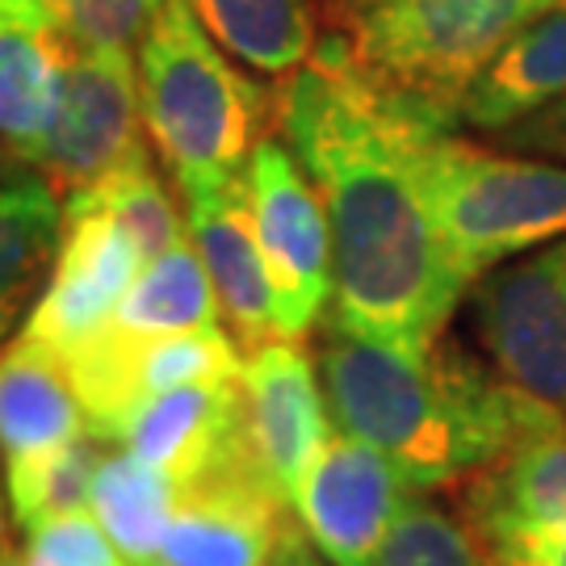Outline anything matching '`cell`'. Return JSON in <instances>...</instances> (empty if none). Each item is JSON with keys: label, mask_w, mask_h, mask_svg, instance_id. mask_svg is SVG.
I'll return each mask as SVG.
<instances>
[{"label": "cell", "mask_w": 566, "mask_h": 566, "mask_svg": "<svg viewBox=\"0 0 566 566\" xmlns=\"http://www.w3.org/2000/svg\"><path fill=\"white\" fill-rule=\"evenodd\" d=\"M273 126L303 160L332 223L327 319L382 340H441L470 285L449 261L428 202L420 118L315 55L277 84Z\"/></svg>", "instance_id": "obj_1"}, {"label": "cell", "mask_w": 566, "mask_h": 566, "mask_svg": "<svg viewBox=\"0 0 566 566\" xmlns=\"http://www.w3.org/2000/svg\"><path fill=\"white\" fill-rule=\"evenodd\" d=\"M315 365L332 424L382 449L411 491L474 479L566 420L449 336L407 344L324 319Z\"/></svg>", "instance_id": "obj_2"}, {"label": "cell", "mask_w": 566, "mask_h": 566, "mask_svg": "<svg viewBox=\"0 0 566 566\" xmlns=\"http://www.w3.org/2000/svg\"><path fill=\"white\" fill-rule=\"evenodd\" d=\"M558 0H319L315 55L411 118L458 130V105L486 63Z\"/></svg>", "instance_id": "obj_3"}, {"label": "cell", "mask_w": 566, "mask_h": 566, "mask_svg": "<svg viewBox=\"0 0 566 566\" xmlns=\"http://www.w3.org/2000/svg\"><path fill=\"white\" fill-rule=\"evenodd\" d=\"M135 67L143 130L177 189L243 172L269 135L264 126L277 122V93L269 97L235 67L193 0H164L135 51Z\"/></svg>", "instance_id": "obj_4"}, {"label": "cell", "mask_w": 566, "mask_h": 566, "mask_svg": "<svg viewBox=\"0 0 566 566\" xmlns=\"http://www.w3.org/2000/svg\"><path fill=\"white\" fill-rule=\"evenodd\" d=\"M420 172L437 231L465 285L566 235V164L420 122Z\"/></svg>", "instance_id": "obj_5"}, {"label": "cell", "mask_w": 566, "mask_h": 566, "mask_svg": "<svg viewBox=\"0 0 566 566\" xmlns=\"http://www.w3.org/2000/svg\"><path fill=\"white\" fill-rule=\"evenodd\" d=\"M248 202L273 282L277 340H306L332 311V223L303 160L282 135H264L243 168Z\"/></svg>", "instance_id": "obj_6"}, {"label": "cell", "mask_w": 566, "mask_h": 566, "mask_svg": "<svg viewBox=\"0 0 566 566\" xmlns=\"http://www.w3.org/2000/svg\"><path fill=\"white\" fill-rule=\"evenodd\" d=\"M465 315L474 348L507 382L566 411V235L479 277Z\"/></svg>", "instance_id": "obj_7"}, {"label": "cell", "mask_w": 566, "mask_h": 566, "mask_svg": "<svg viewBox=\"0 0 566 566\" xmlns=\"http://www.w3.org/2000/svg\"><path fill=\"white\" fill-rule=\"evenodd\" d=\"M143 147L151 143L143 130L135 55L67 46L55 114L25 164H34L60 198H67L109 177Z\"/></svg>", "instance_id": "obj_8"}, {"label": "cell", "mask_w": 566, "mask_h": 566, "mask_svg": "<svg viewBox=\"0 0 566 566\" xmlns=\"http://www.w3.org/2000/svg\"><path fill=\"white\" fill-rule=\"evenodd\" d=\"M416 491L382 449L332 428L294 483L290 507L332 566H374L390 525Z\"/></svg>", "instance_id": "obj_9"}, {"label": "cell", "mask_w": 566, "mask_h": 566, "mask_svg": "<svg viewBox=\"0 0 566 566\" xmlns=\"http://www.w3.org/2000/svg\"><path fill=\"white\" fill-rule=\"evenodd\" d=\"M294 533L290 500L243 458L185 486L156 566H269Z\"/></svg>", "instance_id": "obj_10"}, {"label": "cell", "mask_w": 566, "mask_h": 566, "mask_svg": "<svg viewBox=\"0 0 566 566\" xmlns=\"http://www.w3.org/2000/svg\"><path fill=\"white\" fill-rule=\"evenodd\" d=\"M143 264L147 261H143L139 243L102 206H93L81 193L63 198L60 256L21 332L55 348L60 357L72 353L76 344L109 324V315L118 311Z\"/></svg>", "instance_id": "obj_11"}, {"label": "cell", "mask_w": 566, "mask_h": 566, "mask_svg": "<svg viewBox=\"0 0 566 566\" xmlns=\"http://www.w3.org/2000/svg\"><path fill=\"white\" fill-rule=\"evenodd\" d=\"M243 437L261 474L294 495L306 462L332 437V411L319 382V365L303 340H264L243 353L240 369Z\"/></svg>", "instance_id": "obj_12"}, {"label": "cell", "mask_w": 566, "mask_h": 566, "mask_svg": "<svg viewBox=\"0 0 566 566\" xmlns=\"http://www.w3.org/2000/svg\"><path fill=\"white\" fill-rule=\"evenodd\" d=\"M181 198L185 231L214 282L227 332L240 340L243 353L264 340H277L273 282H269V264H264L243 172L223 177V181L189 185L181 189Z\"/></svg>", "instance_id": "obj_13"}, {"label": "cell", "mask_w": 566, "mask_h": 566, "mask_svg": "<svg viewBox=\"0 0 566 566\" xmlns=\"http://www.w3.org/2000/svg\"><path fill=\"white\" fill-rule=\"evenodd\" d=\"M118 446L139 453L143 462L168 470L181 491L223 465L252 458L243 437L240 378L193 382L151 395L126 420Z\"/></svg>", "instance_id": "obj_14"}, {"label": "cell", "mask_w": 566, "mask_h": 566, "mask_svg": "<svg viewBox=\"0 0 566 566\" xmlns=\"http://www.w3.org/2000/svg\"><path fill=\"white\" fill-rule=\"evenodd\" d=\"M465 525L479 533L486 554L566 533V420L470 479Z\"/></svg>", "instance_id": "obj_15"}, {"label": "cell", "mask_w": 566, "mask_h": 566, "mask_svg": "<svg viewBox=\"0 0 566 566\" xmlns=\"http://www.w3.org/2000/svg\"><path fill=\"white\" fill-rule=\"evenodd\" d=\"M67 42L46 0H0V147L30 156L60 97Z\"/></svg>", "instance_id": "obj_16"}, {"label": "cell", "mask_w": 566, "mask_h": 566, "mask_svg": "<svg viewBox=\"0 0 566 566\" xmlns=\"http://www.w3.org/2000/svg\"><path fill=\"white\" fill-rule=\"evenodd\" d=\"M566 97V4L533 18L507 42L486 72L470 84L458 105V130L500 135L504 126L528 118Z\"/></svg>", "instance_id": "obj_17"}, {"label": "cell", "mask_w": 566, "mask_h": 566, "mask_svg": "<svg viewBox=\"0 0 566 566\" xmlns=\"http://www.w3.org/2000/svg\"><path fill=\"white\" fill-rule=\"evenodd\" d=\"M88 437V420L76 386L55 348L21 332L0 348V453L4 462L21 453Z\"/></svg>", "instance_id": "obj_18"}, {"label": "cell", "mask_w": 566, "mask_h": 566, "mask_svg": "<svg viewBox=\"0 0 566 566\" xmlns=\"http://www.w3.org/2000/svg\"><path fill=\"white\" fill-rule=\"evenodd\" d=\"M63 240V198L34 164L0 147V327L46 285Z\"/></svg>", "instance_id": "obj_19"}, {"label": "cell", "mask_w": 566, "mask_h": 566, "mask_svg": "<svg viewBox=\"0 0 566 566\" xmlns=\"http://www.w3.org/2000/svg\"><path fill=\"white\" fill-rule=\"evenodd\" d=\"M227 55L256 76L285 81L315 60L319 13L311 0H193Z\"/></svg>", "instance_id": "obj_20"}, {"label": "cell", "mask_w": 566, "mask_h": 566, "mask_svg": "<svg viewBox=\"0 0 566 566\" xmlns=\"http://www.w3.org/2000/svg\"><path fill=\"white\" fill-rule=\"evenodd\" d=\"M105 327H114L122 336H135V340L223 327V306H219L214 282H210L189 235L177 248H168L164 256L143 264L135 285L126 290V298Z\"/></svg>", "instance_id": "obj_21"}, {"label": "cell", "mask_w": 566, "mask_h": 566, "mask_svg": "<svg viewBox=\"0 0 566 566\" xmlns=\"http://www.w3.org/2000/svg\"><path fill=\"white\" fill-rule=\"evenodd\" d=\"M177 500H181V486L168 470L143 462L130 449L109 446L97 465L88 507L109 533V542L130 558V566H156Z\"/></svg>", "instance_id": "obj_22"}, {"label": "cell", "mask_w": 566, "mask_h": 566, "mask_svg": "<svg viewBox=\"0 0 566 566\" xmlns=\"http://www.w3.org/2000/svg\"><path fill=\"white\" fill-rule=\"evenodd\" d=\"M105 449L97 437H76L63 446L39 449V453H21L9 458L4 470V486H9V512L21 533L60 521L72 512H84L93 500V483H97V465H102Z\"/></svg>", "instance_id": "obj_23"}, {"label": "cell", "mask_w": 566, "mask_h": 566, "mask_svg": "<svg viewBox=\"0 0 566 566\" xmlns=\"http://www.w3.org/2000/svg\"><path fill=\"white\" fill-rule=\"evenodd\" d=\"M81 198L102 206L105 214L139 243L143 261H156V256H164L168 248H177L185 240V219L181 210H177V202H172L164 177L156 172V151L151 147L135 151L109 177L81 189Z\"/></svg>", "instance_id": "obj_24"}, {"label": "cell", "mask_w": 566, "mask_h": 566, "mask_svg": "<svg viewBox=\"0 0 566 566\" xmlns=\"http://www.w3.org/2000/svg\"><path fill=\"white\" fill-rule=\"evenodd\" d=\"M374 566H495L479 533L449 516L446 507L420 500V491L411 495L399 512V521L390 525L382 549Z\"/></svg>", "instance_id": "obj_25"}, {"label": "cell", "mask_w": 566, "mask_h": 566, "mask_svg": "<svg viewBox=\"0 0 566 566\" xmlns=\"http://www.w3.org/2000/svg\"><path fill=\"white\" fill-rule=\"evenodd\" d=\"M67 46L76 51H139L164 0H46Z\"/></svg>", "instance_id": "obj_26"}, {"label": "cell", "mask_w": 566, "mask_h": 566, "mask_svg": "<svg viewBox=\"0 0 566 566\" xmlns=\"http://www.w3.org/2000/svg\"><path fill=\"white\" fill-rule=\"evenodd\" d=\"M21 558L25 566H130V558L109 542L102 521L88 512H72L30 528Z\"/></svg>", "instance_id": "obj_27"}, {"label": "cell", "mask_w": 566, "mask_h": 566, "mask_svg": "<svg viewBox=\"0 0 566 566\" xmlns=\"http://www.w3.org/2000/svg\"><path fill=\"white\" fill-rule=\"evenodd\" d=\"M491 143L507 147V151H521V156H542V160L566 164V97L504 126L500 135H491Z\"/></svg>", "instance_id": "obj_28"}, {"label": "cell", "mask_w": 566, "mask_h": 566, "mask_svg": "<svg viewBox=\"0 0 566 566\" xmlns=\"http://www.w3.org/2000/svg\"><path fill=\"white\" fill-rule=\"evenodd\" d=\"M495 566H566V533H549V537H537V542H525V546H512L491 554Z\"/></svg>", "instance_id": "obj_29"}, {"label": "cell", "mask_w": 566, "mask_h": 566, "mask_svg": "<svg viewBox=\"0 0 566 566\" xmlns=\"http://www.w3.org/2000/svg\"><path fill=\"white\" fill-rule=\"evenodd\" d=\"M269 566H332V563H327L324 554L306 542V533H294V537L282 546V554H277Z\"/></svg>", "instance_id": "obj_30"}, {"label": "cell", "mask_w": 566, "mask_h": 566, "mask_svg": "<svg viewBox=\"0 0 566 566\" xmlns=\"http://www.w3.org/2000/svg\"><path fill=\"white\" fill-rule=\"evenodd\" d=\"M9 516H13V512H9V507H4V500H0V558L13 549V542H9Z\"/></svg>", "instance_id": "obj_31"}, {"label": "cell", "mask_w": 566, "mask_h": 566, "mask_svg": "<svg viewBox=\"0 0 566 566\" xmlns=\"http://www.w3.org/2000/svg\"><path fill=\"white\" fill-rule=\"evenodd\" d=\"M0 566H25V558H21V549H18V546L9 549V554L0 558Z\"/></svg>", "instance_id": "obj_32"}, {"label": "cell", "mask_w": 566, "mask_h": 566, "mask_svg": "<svg viewBox=\"0 0 566 566\" xmlns=\"http://www.w3.org/2000/svg\"><path fill=\"white\" fill-rule=\"evenodd\" d=\"M558 4H566V0H558Z\"/></svg>", "instance_id": "obj_33"}, {"label": "cell", "mask_w": 566, "mask_h": 566, "mask_svg": "<svg viewBox=\"0 0 566 566\" xmlns=\"http://www.w3.org/2000/svg\"><path fill=\"white\" fill-rule=\"evenodd\" d=\"M0 332H4V327H0Z\"/></svg>", "instance_id": "obj_34"}]
</instances>
